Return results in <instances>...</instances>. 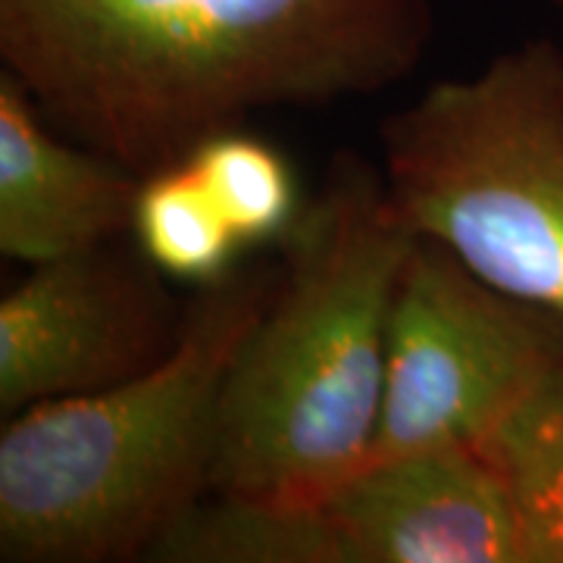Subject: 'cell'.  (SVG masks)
I'll use <instances>...</instances> for the list:
<instances>
[{
    "label": "cell",
    "mask_w": 563,
    "mask_h": 563,
    "mask_svg": "<svg viewBox=\"0 0 563 563\" xmlns=\"http://www.w3.org/2000/svg\"><path fill=\"white\" fill-rule=\"evenodd\" d=\"M432 35V0H0L3 69L139 179L257 113L383 95Z\"/></svg>",
    "instance_id": "1"
},
{
    "label": "cell",
    "mask_w": 563,
    "mask_h": 563,
    "mask_svg": "<svg viewBox=\"0 0 563 563\" xmlns=\"http://www.w3.org/2000/svg\"><path fill=\"white\" fill-rule=\"evenodd\" d=\"M413 242L383 166L351 147L332 154L276 247L279 282L229 366L210 495L303 501L366 463L391 301Z\"/></svg>",
    "instance_id": "2"
},
{
    "label": "cell",
    "mask_w": 563,
    "mask_h": 563,
    "mask_svg": "<svg viewBox=\"0 0 563 563\" xmlns=\"http://www.w3.org/2000/svg\"><path fill=\"white\" fill-rule=\"evenodd\" d=\"M279 282L247 257L185 301L179 344L129 383L25 407L0 429V561H151L213 492L229 366Z\"/></svg>",
    "instance_id": "3"
},
{
    "label": "cell",
    "mask_w": 563,
    "mask_h": 563,
    "mask_svg": "<svg viewBox=\"0 0 563 563\" xmlns=\"http://www.w3.org/2000/svg\"><path fill=\"white\" fill-rule=\"evenodd\" d=\"M407 225L479 279L563 317V44L529 38L379 122Z\"/></svg>",
    "instance_id": "4"
},
{
    "label": "cell",
    "mask_w": 563,
    "mask_h": 563,
    "mask_svg": "<svg viewBox=\"0 0 563 563\" xmlns=\"http://www.w3.org/2000/svg\"><path fill=\"white\" fill-rule=\"evenodd\" d=\"M157 563H523L520 526L476 448L366 461L317 498L210 495Z\"/></svg>",
    "instance_id": "5"
},
{
    "label": "cell",
    "mask_w": 563,
    "mask_h": 563,
    "mask_svg": "<svg viewBox=\"0 0 563 563\" xmlns=\"http://www.w3.org/2000/svg\"><path fill=\"white\" fill-rule=\"evenodd\" d=\"M561 357V313L488 285L444 244L417 235L391 301L366 461L479 448Z\"/></svg>",
    "instance_id": "6"
},
{
    "label": "cell",
    "mask_w": 563,
    "mask_h": 563,
    "mask_svg": "<svg viewBox=\"0 0 563 563\" xmlns=\"http://www.w3.org/2000/svg\"><path fill=\"white\" fill-rule=\"evenodd\" d=\"M173 282L117 242L29 266L0 298V413L144 376L179 344Z\"/></svg>",
    "instance_id": "7"
},
{
    "label": "cell",
    "mask_w": 563,
    "mask_h": 563,
    "mask_svg": "<svg viewBox=\"0 0 563 563\" xmlns=\"http://www.w3.org/2000/svg\"><path fill=\"white\" fill-rule=\"evenodd\" d=\"M139 176L63 135L10 69L0 73V254L38 266L125 239Z\"/></svg>",
    "instance_id": "8"
},
{
    "label": "cell",
    "mask_w": 563,
    "mask_h": 563,
    "mask_svg": "<svg viewBox=\"0 0 563 563\" xmlns=\"http://www.w3.org/2000/svg\"><path fill=\"white\" fill-rule=\"evenodd\" d=\"M476 451L517 517L523 563H563V357Z\"/></svg>",
    "instance_id": "9"
},
{
    "label": "cell",
    "mask_w": 563,
    "mask_h": 563,
    "mask_svg": "<svg viewBox=\"0 0 563 563\" xmlns=\"http://www.w3.org/2000/svg\"><path fill=\"white\" fill-rule=\"evenodd\" d=\"M129 239L157 273L191 291L225 279L251 257L185 157L141 176Z\"/></svg>",
    "instance_id": "10"
},
{
    "label": "cell",
    "mask_w": 563,
    "mask_h": 563,
    "mask_svg": "<svg viewBox=\"0 0 563 563\" xmlns=\"http://www.w3.org/2000/svg\"><path fill=\"white\" fill-rule=\"evenodd\" d=\"M185 161L220 203L247 254L276 251L310 201L291 154L247 125L203 139Z\"/></svg>",
    "instance_id": "11"
},
{
    "label": "cell",
    "mask_w": 563,
    "mask_h": 563,
    "mask_svg": "<svg viewBox=\"0 0 563 563\" xmlns=\"http://www.w3.org/2000/svg\"><path fill=\"white\" fill-rule=\"evenodd\" d=\"M542 3H548V7H554V10H561L563 13V0H542Z\"/></svg>",
    "instance_id": "12"
}]
</instances>
